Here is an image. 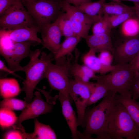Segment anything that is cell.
I'll return each instance as SVG.
<instances>
[{
  "mask_svg": "<svg viewBox=\"0 0 139 139\" xmlns=\"http://www.w3.org/2000/svg\"><path fill=\"white\" fill-rule=\"evenodd\" d=\"M54 56L50 53L47 54L41 50H30V60L25 66L22 67L21 71L25 72V79L23 82L21 90L24 92L25 101L28 103L32 101L33 91L39 82L44 78L48 67Z\"/></svg>",
  "mask_w": 139,
  "mask_h": 139,
  "instance_id": "obj_2",
  "label": "cell"
},
{
  "mask_svg": "<svg viewBox=\"0 0 139 139\" xmlns=\"http://www.w3.org/2000/svg\"><path fill=\"white\" fill-rule=\"evenodd\" d=\"M118 101L124 106L131 117L139 127V102L133 99L129 92L116 94Z\"/></svg>",
  "mask_w": 139,
  "mask_h": 139,
  "instance_id": "obj_18",
  "label": "cell"
},
{
  "mask_svg": "<svg viewBox=\"0 0 139 139\" xmlns=\"http://www.w3.org/2000/svg\"><path fill=\"white\" fill-rule=\"evenodd\" d=\"M100 0L102 1L103 2H105V1L106 0ZM111 0L112 1L115 2H121L120 0Z\"/></svg>",
  "mask_w": 139,
  "mask_h": 139,
  "instance_id": "obj_42",
  "label": "cell"
},
{
  "mask_svg": "<svg viewBox=\"0 0 139 139\" xmlns=\"http://www.w3.org/2000/svg\"><path fill=\"white\" fill-rule=\"evenodd\" d=\"M34 94L35 96L33 100L27 104L18 117L15 123L12 126L13 128L20 130L23 133H25V131L24 127L21 124L22 122L49 113L53 108L52 105L45 101L42 98L39 92L36 91Z\"/></svg>",
  "mask_w": 139,
  "mask_h": 139,
  "instance_id": "obj_11",
  "label": "cell"
},
{
  "mask_svg": "<svg viewBox=\"0 0 139 139\" xmlns=\"http://www.w3.org/2000/svg\"><path fill=\"white\" fill-rule=\"evenodd\" d=\"M61 0H39L22 3L40 28L55 21L62 12Z\"/></svg>",
  "mask_w": 139,
  "mask_h": 139,
  "instance_id": "obj_5",
  "label": "cell"
},
{
  "mask_svg": "<svg viewBox=\"0 0 139 139\" xmlns=\"http://www.w3.org/2000/svg\"><path fill=\"white\" fill-rule=\"evenodd\" d=\"M110 90L103 83L97 81L91 94L88 106L95 103L98 101L106 96Z\"/></svg>",
  "mask_w": 139,
  "mask_h": 139,
  "instance_id": "obj_27",
  "label": "cell"
},
{
  "mask_svg": "<svg viewBox=\"0 0 139 139\" xmlns=\"http://www.w3.org/2000/svg\"><path fill=\"white\" fill-rule=\"evenodd\" d=\"M96 53L93 50L89 49V51L85 54L82 57V61L84 65L91 69L95 73H98L101 75L106 74L114 70L117 64L111 67L104 66L101 63Z\"/></svg>",
  "mask_w": 139,
  "mask_h": 139,
  "instance_id": "obj_17",
  "label": "cell"
},
{
  "mask_svg": "<svg viewBox=\"0 0 139 139\" xmlns=\"http://www.w3.org/2000/svg\"><path fill=\"white\" fill-rule=\"evenodd\" d=\"M59 17V26L62 36L66 38L75 36L70 19L63 10Z\"/></svg>",
  "mask_w": 139,
  "mask_h": 139,
  "instance_id": "obj_28",
  "label": "cell"
},
{
  "mask_svg": "<svg viewBox=\"0 0 139 139\" xmlns=\"http://www.w3.org/2000/svg\"><path fill=\"white\" fill-rule=\"evenodd\" d=\"M39 44L32 41L12 42L9 45H0L1 55L4 58L9 68L14 72L21 71L20 64L23 58L29 56L32 46Z\"/></svg>",
  "mask_w": 139,
  "mask_h": 139,
  "instance_id": "obj_10",
  "label": "cell"
},
{
  "mask_svg": "<svg viewBox=\"0 0 139 139\" xmlns=\"http://www.w3.org/2000/svg\"><path fill=\"white\" fill-rule=\"evenodd\" d=\"M128 64L136 74H139V53Z\"/></svg>",
  "mask_w": 139,
  "mask_h": 139,
  "instance_id": "obj_36",
  "label": "cell"
},
{
  "mask_svg": "<svg viewBox=\"0 0 139 139\" xmlns=\"http://www.w3.org/2000/svg\"></svg>",
  "mask_w": 139,
  "mask_h": 139,
  "instance_id": "obj_43",
  "label": "cell"
},
{
  "mask_svg": "<svg viewBox=\"0 0 139 139\" xmlns=\"http://www.w3.org/2000/svg\"><path fill=\"white\" fill-rule=\"evenodd\" d=\"M62 10L70 19L75 35L85 39L89 35L91 26L103 15L88 16L65 1L61 0Z\"/></svg>",
  "mask_w": 139,
  "mask_h": 139,
  "instance_id": "obj_9",
  "label": "cell"
},
{
  "mask_svg": "<svg viewBox=\"0 0 139 139\" xmlns=\"http://www.w3.org/2000/svg\"><path fill=\"white\" fill-rule=\"evenodd\" d=\"M16 0H0V15H2Z\"/></svg>",
  "mask_w": 139,
  "mask_h": 139,
  "instance_id": "obj_35",
  "label": "cell"
},
{
  "mask_svg": "<svg viewBox=\"0 0 139 139\" xmlns=\"http://www.w3.org/2000/svg\"><path fill=\"white\" fill-rule=\"evenodd\" d=\"M28 103L25 101L11 98L4 99L1 102L0 106L12 110H21L24 109Z\"/></svg>",
  "mask_w": 139,
  "mask_h": 139,
  "instance_id": "obj_30",
  "label": "cell"
},
{
  "mask_svg": "<svg viewBox=\"0 0 139 139\" xmlns=\"http://www.w3.org/2000/svg\"><path fill=\"white\" fill-rule=\"evenodd\" d=\"M109 139H139V127L123 105L118 102L109 118Z\"/></svg>",
  "mask_w": 139,
  "mask_h": 139,
  "instance_id": "obj_3",
  "label": "cell"
},
{
  "mask_svg": "<svg viewBox=\"0 0 139 139\" xmlns=\"http://www.w3.org/2000/svg\"><path fill=\"white\" fill-rule=\"evenodd\" d=\"M139 53V36L126 38L114 49L112 54L117 64L129 63Z\"/></svg>",
  "mask_w": 139,
  "mask_h": 139,
  "instance_id": "obj_13",
  "label": "cell"
},
{
  "mask_svg": "<svg viewBox=\"0 0 139 139\" xmlns=\"http://www.w3.org/2000/svg\"><path fill=\"white\" fill-rule=\"evenodd\" d=\"M70 4H72L74 5H80L84 3L91 1V0H63Z\"/></svg>",
  "mask_w": 139,
  "mask_h": 139,
  "instance_id": "obj_38",
  "label": "cell"
},
{
  "mask_svg": "<svg viewBox=\"0 0 139 139\" xmlns=\"http://www.w3.org/2000/svg\"><path fill=\"white\" fill-rule=\"evenodd\" d=\"M135 11H132L117 15H108V20L112 28L122 24L130 18L135 17Z\"/></svg>",
  "mask_w": 139,
  "mask_h": 139,
  "instance_id": "obj_31",
  "label": "cell"
},
{
  "mask_svg": "<svg viewBox=\"0 0 139 139\" xmlns=\"http://www.w3.org/2000/svg\"><path fill=\"white\" fill-rule=\"evenodd\" d=\"M134 4V7L135 10V17L139 22V3Z\"/></svg>",
  "mask_w": 139,
  "mask_h": 139,
  "instance_id": "obj_39",
  "label": "cell"
},
{
  "mask_svg": "<svg viewBox=\"0 0 139 139\" xmlns=\"http://www.w3.org/2000/svg\"><path fill=\"white\" fill-rule=\"evenodd\" d=\"M39 0H21L22 3H29Z\"/></svg>",
  "mask_w": 139,
  "mask_h": 139,
  "instance_id": "obj_40",
  "label": "cell"
},
{
  "mask_svg": "<svg viewBox=\"0 0 139 139\" xmlns=\"http://www.w3.org/2000/svg\"><path fill=\"white\" fill-rule=\"evenodd\" d=\"M17 117L12 110L1 108L0 110V125L2 129L13 126L16 122Z\"/></svg>",
  "mask_w": 139,
  "mask_h": 139,
  "instance_id": "obj_26",
  "label": "cell"
},
{
  "mask_svg": "<svg viewBox=\"0 0 139 139\" xmlns=\"http://www.w3.org/2000/svg\"><path fill=\"white\" fill-rule=\"evenodd\" d=\"M59 16L53 22L40 28L42 38L41 44L43 48L48 49L54 55L59 48L62 36L59 26Z\"/></svg>",
  "mask_w": 139,
  "mask_h": 139,
  "instance_id": "obj_12",
  "label": "cell"
},
{
  "mask_svg": "<svg viewBox=\"0 0 139 139\" xmlns=\"http://www.w3.org/2000/svg\"><path fill=\"white\" fill-rule=\"evenodd\" d=\"M85 39L89 49L96 53L107 50L112 54L114 47L110 33L93 34L88 35Z\"/></svg>",
  "mask_w": 139,
  "mask_h": 139,
  "instance_id": "obj_16",
  "label": "cell"
},
{
  "mask_svg": "<svg viewBox=\"0 0 139 139\" xmlns=\"http://www.w3.org/2000/svg\"><path fill=\"white\" fill-rule=\"evenodd\" d=\"M135 11L134 7L124 4L121 2H111L104 3L102 10V15H113L126 12Z\"/></svg>",
  "mask_w": 139,
  "mask_h": 139,
  "instance_id": "obj_23",
  "label": "cell"
},
{
  "mask_svg": "<svg viewBox=\"0 0 139 139\" xmlns=\"http://www.w3.org/2000/svg\"><path fill=\"white\" fill-rule=\"evenodd\" d=\"M65 57L55 60V63L51 62L44 76L51 88L59 91L68 92L70 77V69L72 58L70 53Z\"/></svg>",
  "mask_w": 139,
  "mask_h": 139,
  "instance_id": "obj_6",
  "label": "cell"
},
{
  "mask_svg": "<svg viewBox=\"0 0 139 139\" xmlns=\"http://www.w3.org/2000/svg\"><path fill=\"white\" fill-rule=\"evenodd\" d=\"M40 28L38 26L19 28L7 30H1L0 37L8 38L12 42L32 41L39 44L41 40L39 38L37 33Z\"/></svg>",
  "mask_w": 139,
  "mask_h": 139,
  "instance_id": "obj_14",
  "label": "cell"
},
{
  "mask_svg": "<svg viewBox=\"0 0 139 139\" xmlns=\"http://www.w3.org/2000/svg\"><path fill=\"white\" fill-rule=\"evenodd\" d=\"M121 2L122 1H129L133 2L134 3H139V0H120Z\"/></svg>",
  "mask_w": 139,
  "mask_h": 139,
  "instance_id": "obj_41",
  "label": "cell"
},
{
  "mask_svg": "<svg viewBox=\"0 0 139 139\" xmlns=\"http://www.w3.org/2000/svg\"><path fill=\"white\" fill-rule=\"evenodd\" d=\"M100 0L92 2H88L80 5H74L80 11L92 17L102 15L101 13L104 2Z\"/></svg>",
  "mask_w": 139,
  "mask_h": 139,
  "instance_id": "obj_24",
  "label": "cell"
},
{
  "mask_svg": "<svg viewBox=\"0 0 139 139\" xmlns=\"http://www.w3.org/2000/svg\"><path fill=\"white\" fill-rule=\"evenodd\" d=\"M81 38L74 36L65 38L61 44L59 49L52 58V60L65 57L71 53L80 41Z\"/></svg>",
  "mask_w": 139,
  "mask_h": 139,
  "instance_id": "obj_22",
  "label": "cell"
},
{
  "mask_svg": "<svg viewBox=\"0 0 139 139\" xmlns=\"http://www.w3.org/2000/svg\"><path fill=\"white\" fill-rule=\"evenodd\" d=\"M101 64L105 66L111 67L114 65H112L114 59L112 54L110 51L105 50L100 52L98 56Z\"/></svg>",
  "mask_w": 139,
  "mask_h": 139,
  "instance_id": "obj_32",
  "label": "cell"
},
{
  "mask_svg": "<svg viewBox=\"0 0 139 139\" xmlns=\"http://www.w3.org/2000/svg\"><path fill=\"white\" fill-rule=\"evenodd\" d=\"M117 64L116 68L109 74L98 76L96 80L116 93H127L136 74L128 63Z\"/></svg>",
  "mask_w": 139,
  "mask_h": 139,
  "instance_id": "obj_4",
  "label": "cell"
},
{
  "mask_svg": "<svg viewBox=\"0 0 139 139\" xmlns=\"http://www.w3.org/2000/svg\"><path fill=\"white\" fill-rule=\"evenodd\" d=\"M33 132L31 133H23L24 139H55L57 137L54 130L49 125L39 122L37 119L34 120Z\"/></svg>",
  "mask_w": 139,
  "mask_h": 139,
  "instance_id": "obj_19",
  "label": "cell"
},
{
  "mask_svg": "<svg viewBox=\"0 0 139 139\" xmlns=\"http://www.w3.org/2000/svg\"><path fill=\"white\" fill-rule=\"evenodd\" d=\"M121 24V33L125 38L138 35L139 22L135 17L128 19Z\"/></svg>",
  "mask_w": 139,
  "mask_h": 139,
  "instance_id": "obj_25",
  "label": "cell"
},
{
  "mask_svg": "<svg viewBox=\"0 0 139 139\" xmlns=\"http://www.w3.org/2000/svg\"><path fill=\"white\" fill-rule=\"evenodd\" d=\"M0 70L1 72H3L7 74H12L15 76L20 78L19 76L15 73V72L13 71L9 68L7 67L5 65L4 62L1 59L0 60Z\"/></svg>",
  "mask_w": 139,
  "mask_h": 139,
  "instance_id": "obj_37",
  "label": "cell"
},
{
  "mask_svg": "<svg viewBox=\"0 0 139 139\" xmlns=\"http://www.w3.org/2000/svg\"><path fill=\"white\" fill-rule=\"evenodd\" d=\"M95 83L85 82L73 78L70 79L68 91L75 104L77 114L78 126L85 127L84 117L86 108L88 106L90 99Z\"/></svg>",
  "mask_w": 139,
  "mask_h": 139,
  "instance_id": "obj_7",
  "label": "cell"
},
{
  "mask_svg": "<svg viewBox=\"0 0 139 139\" xmlns=\"http://www.w3.org/2000/svg\"><path fill=\"white\" fill-rule=\"evenodd\" d=\"M116 93L110 90L102 101L93 108L86 110L84 117L85 129L79 138L93 139L91 135H96V139H109L108 134L110 117L118 101Z\"/></svg>",
  "mask_w": 139,
  "mask_h": 139,
  "instance_id": "obj_1",
  "label": "cell"
},
{
  "mask_svg": "<svg viewBox=\"0 0 139 139\" xmlns=\"http://www.w3.org/2000/svg\"><path fill=\"white\" fill-rule=\"evenodd\" d=\"M129 92L132 98H139V74H136L131 84Z\"/></svg>",
  "mask_w": 139,
  "mask_h": 139,
  "instance_id": "obj_33",
  "label": "cell"
},
{
  "mask_svg": "<svg viewBox=\"0 0 139 139\" xmlns=\"http://www.w3.org/2000/svg\"><path fill=\"white\" fill-rule=\"evenodd\" d=\"M91 69L75 61L71 63L70 69V76L85 82H89L91 79L96 80L98 76Z\"/></svg>",
  "mask_w": 139,
  "mask_h": 139,
  "instance_id": "obj_20",
  "label": "cell"
},
{
  "mask_svg": "<svg viewBox=\"0 0 139 139\" xmlns=\"http://www.w3.org/2000/svg\"><path fill=\"white\" fill-rule=\"evenodd\" d=\"M7 132L4 136V138L7 139H24L23 133L20 130L14 128Z\"/></svg>",
  "mask_w": 139,
  "mask_h": 139,
  "instance_id": "obj_34",
  "label": "cell"
},
{
  "mask_svg": "<svg viewBox=\"0 0 139 139\" xmlns=\"http://www.w3.org/2000/svg\"><path fill=\"white\" fill-rule=\"evenodd\" d=\"M58 99L62 109V112L70 129L73 139L79 138L77 117L71 104V98L68 92L66 91L59 92Z\"/></svg>",
  "mask_w": 139,
  "mask_h": 139,
  "instance_id": "obj_15",
  "label": "cell"
},
{
  "mask_svg": "<svg viewBox=\"0 0 139 139\" xmlns=\"http://www.w3.org/2000/svg\"><path fill=\"white\" fill-rule=\"evenodd\" d=\"M21 89L17 81L12 78L0 79L1 96L4 99L13 98L19 94Z\"/></svg>",
  "mask_w": 139,
  "mask_h": 139,
  "instance_id": "obj_21",
  "label": "cell"
},
{
  "mask_svg": "<svg viewBox=\"0 0 139 139\" xmlns=\"http://www.w3.org/2000/svg\"><path fill=\"white\" fill-rule=\"evenodd\" d=\"M24 6L21 0H16L14 3L0 16V30H11L38 26Z\"/></svg>",
  "mask_w": 139,
  "mask_h": 139,
  "instance_id": "obj_8",
  "label": "cell"
},
{
  "mask_svg": "<svg viewBox=\"0 0 139 139\" xmlns=\"http://www.w3.org/2000/svg\"><path fill=\"white\" fill-rule=\"evenodd\" d=\"M108 17V15H103L93 25L92 28L93 34L110 33L112 28Z\"/></svg>",
  "mask_w": 139,
  "mask_h": 139,
  "instance_id": "obj_29",
  "label": "cell"
}]
</instances>
